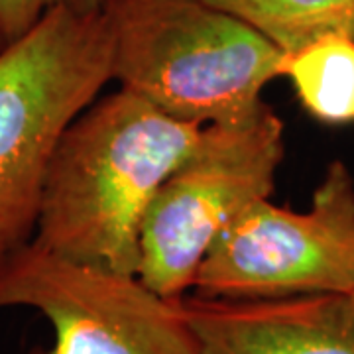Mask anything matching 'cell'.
Wrapping results in <instances>:
<instances>
[{
    "label": "cell",
    "instance_id": "cell-1",
    "mask_svg": "<svg viewBox=\"0 0 354 354\" xmlns=\"http://www.w3.org/2000/svg\"><path fill=\"white\" fill-rule=\"evenodd\" d=\"M201 128L130 88L97 99L59 140L32 241L79 264L138 276L146 211Z\"/></svg>",
    "mask_w": 354,
    "mask_h": 354
},
{
    "label": "cell",
    "instance_id": "cell-2",
    "mask_svg": "<svg viewBox=\"0 0 354 354\" xmlns=\"http://www.w3.org/2000/svg\"><path fill=\"white\" fill-rule=\"evenodd\" d=\"M113 79L165 114L199 127L236 122L286 77L288 53L207 0H104Z\"/></svg>",
    "mask_w": 354,
    "mask_h": 354
},
{
    "label": "cell",
    "instance_id": "cell-3",
    "mask_svg": "<svg viewBox=\"0 0 354 354\" xmlns=\"http://www.w3.org/2000/svg\"><path fill=\"white\" fill-rule=\"evenodd\" d=\"M113 81L104 10L53 8L0 48V262L34 239L53 153Z\"/></svg>",
    "mask_w": 354,
    "mask_h": 354
},
{
    "label": "cell",
    "instance_id": "cell-4",
    "mask_svg": "<svg viewBox=\"0 0 354 354\" xmlns=\"http://www.w3.org/2000/svg\"><path fill=\"white\" fill-rule=\"evenodd\" d=\"M283 150V122L266 102L242 120L203 127L146 211L138 278L167 299H183L216 236L270 199Z\"/></svg>",
    "mask_w": 354,
    "mask_h": 354
},
{
    "label": "cell",
    "instance_id": "cell-5",
    "mask_svg": "<svg viewBox=\"0 0 354 354\" xmlns=\"http://www.w3.org/2000/svg\"><path fill=\"white\" fill-rule=\"evenodd\" d=\"M193 293L207 299H278L354 293V179L333 162L309 209L250 205L211 244Z\"/></svg>",
    "mask_w": 354,
    "mask_h": 354
},
{
    "label": "cell",
    "instance_id": "cell-6",
    "mask_svg": "<svg viewBox=\"0 0 354 354\" xmlns=\"http://www.w3.org/2000/svg\"><path fill=\"white\" fill-rule=\"evenodd\" d=\"M6 307L36 309L53 327L50 348L28 354H203L181 299L34 241L0 262V309Z\"/></svg>",
    "mask_w": 354,
    "mask_h": 354
},
{
    "label": "cell",
    "instance_id": "cell-7",
    "mask_svg": "<svg viewBox=\"0 0 354 354\" xmlns=\"http://www.w3.org/2000/svg\"><path fill=\"white\" fill-rule=\"evenodd\" d=\"M203 354H354V293L278 299L185 295Z\"/></svg>",
    "mask_w": 354,
    "mask_h": 354
},
{
    "label": "cell",
    "instance_id": "cell-8",
    "mask_svg": "<svg viewBox=\"0 0 354 354\" xmlns=\"http://www.w3.org/2000/svg\"><path fill=\"white\" fill-rule=\"evenodd\" d=\"M286 77L313 118L354 122V38L330 34L288 53Z\"/></svg>",
    "mask_w": 354,
    "mask_h": 354
},
{
    "label": "cell",
    "instance_id": "cell-9",
    "mask_svg": "<svg viewBox=\"0 0 354 354\" xmlns=\"http://www.w3.org/2000/svg\"><path fill=\"white\" fill-rule=\"evenodd\" d=\"M254 26L279 50L293 53L307 44L341 34L354 38V0H207Z\"/></svg>",
    "mask_w": 354,
    "mask_h": 354
},
{
    "label": "cell",
    "instance_id": "cell-10",
    "mask_svg": "<svg viewBox=\"0 0 354 354\" xmlns=\"http://www.w3.org/2000/svg\"><path fill=\"white\" fill-rule=\"evenodd\" d=\"M101 10L104 0H0V38L4 44L26 34L39 18L53 8Z\"/></svg>",
    "mask_w": 354,
    "mask_h": 354
},
{
    "label": "cell",
    "instance_id": "cell-11",
    "mask_svg": "<svg viewBox=\"0 0 354 354\" xmlns=\"http://www.w3.org/2000/svg\"><path fill=\"white\" fill-rule=\"evenodd\" d=\"M2 46H4V41H2V38H0V48H2Z\"/></svg>",
    "mask_w": 354,
    "mask_h": 354
}]
</instances>
